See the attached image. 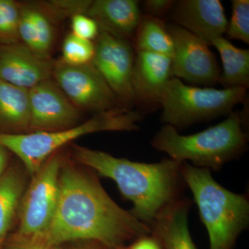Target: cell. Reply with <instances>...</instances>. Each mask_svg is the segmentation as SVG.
I'll return each instance as SVG.
<instances>
[{"instance_id": "22", "label": "cell", "mask_w": 249, "mask_h": 249, "mask_svg": "<svg viewBox=\"0 0 249 249\" xmlns=\"http://www.w3.org/2000/svg\"><path fill=\"white\" fill-rule=\"evenodd\" d=\"M22 3L0 0V45L20 42L19 23Z\"/></svg>"}, {"instance_id": "6", "label": "cell", "mask_w": 249, "mask_h": 249, "mask_svg": "<svg viewBox=\"0 0 249 249\" xmlns=\"http://www.w3.org/2000/svg\"><path fill=\"white\" fill-rule=\"evenodd\" d=\"M247 91L188 85L173 77L160 101V121L177 129L230 114L235 106L245 102Z\"/></svg>"}, {"instance_id": "14", "label": "cell", "mask_w": 249, "mask_h": 249, "mask_svg": "<svg viewBox=\"0 0 249 249\" xmlns=\"http://www.w3.org/2000/svg\"><path fill=\"white\" fill-rule=\"evenodd\" d=\"M172 60L160 54L135 52L132 84L135 106L152 111L160 101L171 75Z\"/></svg>"}, {"instance_id": "24", "label": "cell", "mask_w": 249, "mask_h": 249, "mask_svg": "<svg viewBox=\"0 0 249 249\" xmlns=\"http://www.w3.org/2000/svg\"><path fill=\"white\" fill-rule=\"evenodd\" d=\"M232 15L228 21L227 40H237L249 44V1L232 0Z\"/></svg>"}, {"instance_id": "21", "label": "cell", "mask_w": 249, "mask_h": 249, "mask_svg": "<svg viewBox=\"0 0 249 249\" xmlns=\"http://www.w3.org/2000/svg\"><path fill=\"white\" fill-rule=\"evenodd\" d=\"M24 190V178L18 170L4 172L0 178V249L5 245Z\"/></svg>"}, {"instance_id": "15", "label": "cell", "mask_w": 249, "mask_h": 249, "mask_svg": "<svg viewBox=\"0 0 249 249\" xmlns=\"http://www.w3.org/2000/svg\"><path fill=\"white\" fill-rule=\"evenodd\" d=\"M61 20L51 1L23 2L19 23V41L41 58L52 59L55 24Z\"/></svg>"}, {"instance_id": "4", "label": "cell", "mask_w": 249, "mask_h": 249, "mask_svg": "<svg viewBox=\"0 0 249 249\" xmlns=\"http://www.w3.org/2000/svg\"><path fill=\"white\" fill-rule=\"evenodd\" d=\"M180 171L209 233L210 249H233L239 236L249 226L248 197L221 186L209 169L184 162Z\"/></svg>"}, {"instance_id": "28", "label": "cell", "mask_w": 249, "mask_h": 249, "mask_svg": "<svg viewBox=\"0 0 249 249\" xmlns=\"http://www.w3.org/2000/svg\"><path fill=\"white\" fill-rule=\"evenodd\" d=\"M129 249H163L160 242L151 235L142 236L134 240Z\"/></svg>"}, {"instance_id": "27", "label": "cell", "mask_w": 249, "mask_h": 249, "mask_svg": "<svg viewBox=\"0 0 249 249\" xmlns=\"http://www.w3.org/2000/svg\"><path fill=\"white\" fill-rule=\"evenodd\" d=\"M5 249H58L51 247L40 239L28 238L15 235L9 242L5 243Z\"/></svg>"}, {"instance_id": "11", "label": "cell", "mask_w": 249, "mask_h": 249, "mask_svg": "<svg viewBox=\"0 0 249 249\" xmlns=\"http://www.w3.org/2000/svg\"><path fill=\"white\" fill-rule=\"evenodd\" d=\"M29 132H54L79 124L81 111L69 100L53 78L29 90Z\"/></svg>"}, {"instance_id": "5", "label": "cell", "mask_w": 249, "mask_h": 249, "mask_svg": "<svg viewBox=\"0 0 249 249\" xmlns=\"http://www.w3.org/2000/svg\"><path fill=\"white\" fill-rule=\"evenodd\" d=\"M142 119L140 111L119 106L62 130L0 134V145L17 156L33 176L51 156L75 139L96 132L137 131Z\"/></svg>"}, {"instance_id": "2", "label": "cell", "mask_w": 249, "mask_h": 249, "mask_svg": "<svg viewBox=\"0 0 249 249\" xmlns=\"http://www.w3.org/2000/svg\"><path fill=\"white\" fill-rule=\"evenodd\" d=\"M73 152L81 164L112 179L133 204L131 213L149 228L162 209L181 197L186 186L180 171L181 163L170 158L140 163L77 145Z\"/></svg>"}, {"instance_id": "10", "label": "cell", "mask_w": 249, "mask_h": 249, "mask_svg": "<svg viewBox=\"0 0 249 249\" xmlns=\"http://www.w3.org/2000/svg\"><path fill=\"white\" fill-rule=\"evenodd\" d=\"M94 44L91 62L115 95L120 106L134 109L132 78L135 51L132 42L101 31Z\"/></svg>"}, {"instance_id": "13", "label": "cell", "mask_w": 249, "mask_h": 249, "mask_svg": "<svg viewBox=\"0 0 249 249\" xmlns=\"http://www.w3.org/2000/svg\"><path fill=\"white\" fill-rule=\"evenodd\" d=\"M173 24L194 34L211 46V41L224 36L228 19L219 0H180L169 15Z\"/></svg>"}, {"instance_id": "23", "label": "cell", "mask_w": 249, "mask_h": 249, "mask_svg": "<svg viewBox=\"0 0 249 249\" xmlns=\"http://www.w3.org/2000/svg\"><path fill=\"white\" fill-rule=\"evenodd\" d=\"M94 53L95 44L93 41L80 38L71 33L63 41L60 59L70 65H85L92 62Z\"/></svg>"}, {"instance_id": "20", "label": "cell", "mask_w": 249, "mask_h": 249, "mask_svg": "<svg viewBox=\"0 0 249 249\" xmlns=\"http://www.w3.org/2000/svg\"><path fill=\"white\" fill-rule=\"evenodd\" d=\"M132 41L135 52L173 55V39L163 19L142 14Z\"/></svg>"}, {"instance_id": "9", "label": "cell", "mask_w": 249, "mask_h": 249, "mask_svg": "<svg viewBox=\"0 0 249 249\" xmlns=\"http://www.w3.org/2000/svg\"><path fill=\"white\" fill-rule=\"evenodd\" d=\"M173 42L171 75L194 86L217 84L221 70L210 46L173 23L167 24Z\"/></svg>"}, {"instance_id": "16", "label": "cell", "mask_w": 249, "mask_h": 249, "mask_svg": "<svg viewBox=\"0 0 249 249\" xmlns=\"http://www.w3.org/2000/svg\"><path fill=\"white\" fill-rule=\"evenodd\" d=\"M85 15L96 21L100 32L131 41L142 14L135 0H94Z\"/></svg>"}, {"instance_id": "26", "label": "cell", "mask_w": 249, "mask_h": 249, "mask_svg": "<svg viewBox=\"0 0 249 249\" xmlns=\"http://www.w3.org/2000/svg\"><path fill=\"white\" fill-rule=\"evenodd\" d=\"M175 1L174 0H146L142 4L145 13L144 15L163 19L165 16H169Z\"/></svg>"}, {"instance_id": "12", "label": "cell", "mask_w": 249, "mask_h": 249, "mask_svg": "<svg viewBox=\"0 0 249 249\" xmlns=\"http://www.w3.org/2000/svg\"><path fill=\"white\" fill-rule=\"evenodd\" d=\"M55 60L41 58L21 42L0 45V80L30 89L52 78Z\"/></svg>"}, {"instance_id": "7", "label": "cell", "mask_w": 249, "mask_h": 249, "mask_svg": "<svg viewBox=\"0 0 249 249\" xmlns=\"http://www.w3.org/2000/svg\"><path fill=\"white\" fill-rule=\"evenodd\" d=\"M62 160L57 152L33 175L19 206V228L16 235L39 239L47 230L55 213L59 193Z\"/></svg>"}, {"instance_id": "25", "label": "cell", "mask_w": 249, "mask_h": 249, "mask_svg": "<svg viewBox=\"0 0 249 249\" xmlns=\"http://www.w3.org/2000/svg\"><path fill=\"white\" fill-rule=\"evenodd\" d=\"M71 28L72 34L86 40H95L100 34L97 23L85 14H78L72 16Z\"/></svg>"}, {"instance_id": "29", "label": "cell", "mask_w": 249, "mask_h": 249, "mask_svg": "<svg viewBox=\"0 0 249 249\" xmlns=\"http://www.w3.org/2000/svg\"><path fill=\"white\" fill-rule=\"evenodd\" d=\"M8 151L9 150L7 149L0 145V178L4 173L5 168L7 165L8 159H9Z\"/></svg>"}, {"instance_id": "17", "label": "cell", "mask_w": 249, "mask_h": 249, "mask_svg": "<svg viewBox=\"0 0 249 249\" xmlns=\"http://www.w3.org/2000/svg\"><path fill=\"white\" fill-rule=\"evenodd\" d=\"M191 201L181 197L165 206L150 226V235L163 249H197L188 229Z\"/></svg>"}, {"instance_id": "1", "label": "cell", "mask_w": 249, "mask_h": 249, "mask_svg": "<svg viewBox=\"0 0 249 249\" xmlns=\"http://www.w3.org/2000/svg\"><path fill=\"white\" fill-rule=\"evenodd\" d=\"M150 234V228L116 204L96 177L62 163L56 209L40 240L53 247L85 241L118 249Z\"/></svg>"}, {"instance_id": "18", "label": "cell", "mask_w": 249, "mask_h": 249, "mask_svg": "<svg viewBox=\"0 0 249 249\" xmlns=\"http://www.w3.org/2000/svg\"><path fill=\"white\" fill-rule=\"evenodd\" d=\"M29 89L0 80V134L29 133Z\"/></svg>"}, {"instance_id": "3", "label": "cell", "mask_w": 249, "mask_h": 249, "mask_svg": "<svg viewBox=\"0 0 249 249\" xmlns=\"http://www.w3.org/2000/svg\"><path fill=\"white\" fill-rule=\"evenodd\" d=\"M244 124L242 115L233 111L222 122L191 135L180 134L165 124L152 139V146L179 163L219 170L247 150L249 139Z\"/></svg>"}, {"instance_id": "8", "label": "cell", "mask_w": 249, "mask_h": 249, "mask_svg": "<svg viewBox=\"0 0 249 249\" xmlns=\"http://www.w3.org/2000/svg\"><path fill=\"white\" fill-rule=\"evenodd\" d=\"M52 78L80 111L96 114L120 106L92 62L73 65L61 59L55 60Z\"/></svg>"}, {"instance_id": "31", "label": "cell", "mask_w": 249, "mask_h": 249, "mask_svg": "<svg viewBox=\"0 0 249 249\" xmlns=\"http://www.w3.org/2000/svg\"><path fill=\"white\" fill-rule=\"evenodd\" d=\"M129 249L124 248V247H121V248H119V249Z\"/></svg>"}, {"instance_id": "30", "label": "cell", "mask_w": 249, "mask_h": 249, "mask_svg": "<svg viewBox=\"0 0 249 249\" xmlns=\"http://www.w3.org/2000/svg\"><path fill=\"white\" fill-rule=\"evenodd\" d=\"M68 249H107L101 244L94 242H88L87 245H80L79 247H72Z\"/></svg>"}, {"instance_id": "19", "label": "cell", "mask_w": 249, "mask_h": 249, "mask_svg": "<svg viewBox=\"0 0 249 249\" xmlns=\"http://www.w3.org/2000/svg\"><path fill=\"white\" fill-rule=\"evenodd\" d=\"M211 46L215 47L220 55L222 63L219 83L224 88L249 86V50L232 45L224 36L211 41Z\"/></svg>"}]
</instances>
